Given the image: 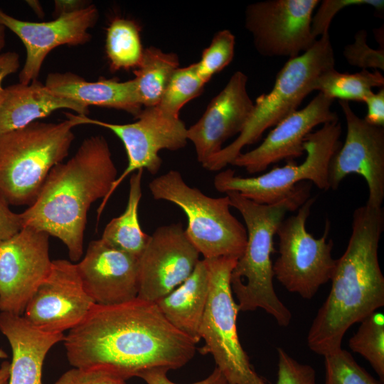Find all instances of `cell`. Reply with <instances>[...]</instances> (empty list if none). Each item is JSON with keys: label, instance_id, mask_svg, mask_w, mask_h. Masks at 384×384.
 Masks as SVG:
<instances>
[{"label": "cell", "instance_id": "obj_1", "mask_svg": "<svg viewBox=\"0 0 384 384\" xmlns=\"http://www.w3.org/2000/svg\"><path fill=\"white\" fill-rule=\"evenodd\" d=\"M63 341L73 367L102 370L124 380L149 369H178L196 349L156 303L137 297L114 305L95 304Z\"/></svg>", "mask_w": 384, "mask_h": 384}, {"label": "cell", "instance_id": "obj_2", "mask_svg": "<svg viewBox=\"0 0 384 384\" xmlns=\"http://www.w3.org/2000/svg\"><path fill=\"white\" fill-rule=\"evenodd\" d=\"M351 228L346 249L336 261L330 292L307 334L310 350L323 356L342 348L348 329L384 306V276L378 261L383 208H357Z\"/></svg>", "mask_w": 384, "mask_h": 384}, {"label": "cell", "instance_id": "obj_3", "mask_svg": "<svg viewBox=\"0 0 384 384\" xmlns=\"http://www.w3.org/2000/svg\"><path fill=\"white\" fill-rule=\"evenodd\" d=\"M117 170L105 138L85 139L65 163L55 165L47 176L33 202L20 213L23 227L47 233L66 245L71 262L83 255L87 211L102 198L99 219L107 202Z\"/></svg>", "mask_w": 384, "mask_h": 384}, {"label": "cell", "instance_id": "obj_4", "mask_svg": "<svg viewBox=\"0 0 384 384\" xmlns=\"http://www.w3.org/2000/svg\"><path fill=\"white\" fill-rule=\"evenodd\" d=\"M309 181L299 183L286 198L272 204H260L238 192L225 193L231 207L237 209L245 223L247 242L230 274V287L240 311L262 309L281 326H287L292 313L277 297L274 284V235L288 212L299 209L310 197Z\"/></svg>", "mask_w": 384, "mask_h": 384}, {"label": "cell", "instance_id": "obj_5", "mask_svg": "<svg viewBox=\"0 0 384 384\" xmlns=\"http://www.w3.org/2000/svg\"><path fill=\"white\" fill-rule=\"evenodd\" d=\"M67 117L0 134V193L9 205H32L50 170L68 155L78 124Z\"/></svg>", "mask_w": 384, "mask_h": 384}, {"label": "cell", "instance_id": "obj_6", "mask_svg": "<svg viewBox=\"0 0 384 384\" xmlns=\"http://www.w3.org/2000/svg\"><path fill=\"white\" fill-rule=\"evenodd\" d=\"M334 65V50L328 33L320 36L309 50L285 63L270 92L255 100L252 111L238 137L202 166L215 171L231 164L245 146L257 142L268 128L297 111L304 98L314 91L317 78Z\"/></svg>", "mask_w": 384, "mask_h": 384}, {"label": "cell", "instance_id": "obj_7", "mask_svg": "<svg viewBox=\"0 0 384 384\" xmlns=\"http://www.w3.org/2000/svg\"><path fill=\"white\" fill-rule=\"evenodd\" d=\"M152 197L178 206L188 224L185 233L203 259H238L247 242L245 227L231 213L227 195L213 198L189 186L181 174L170 170L149 183Z\"/></svg>", "mask_w": 384, "mask_h": 384}, {"label": "cell", "instance_id": "obj_8", "mask_svg": "<svg viewBox=\"0 0 384 384\" xmlns=\"http://www.w3.org/2000/svg\"><path fill=\"white\" fill-rule=\"evenodd\" d=\"M209 274V293L201 325L203 354H210L228 384H269L253 369L237 331L238 304L230 287L237 259H204Z\"/></svg>", "mask_w": 384, "mask_h": 384}, {"label": "cell", "instance_id": "obj_9", "mask_svg": "<svg viewBox=\"0 0 384 384\" xmlns=\"http://www.w3.org/2000/svg\"><path fill=\"white\" fill-rule=\"evenodd\" d=\"M341 132L338 120L324 124L306 136L304 143L306 156L300 164L289 160L285 166L274 167L254 177H241L236 176L235 171L226 169L214 177V187L220 193L238 192L260 204H272L282 200L302 181H311L319 189L328 191L329 164L342 144Z\"/></svg>", "mask_w": 384, "mask_h": 384}, {"label": "cell", "instance_id": "obj_10", "mask_svg": "<svg viewBox=\"0 0 384 384\" xmlns=\"http://www.w3.org/2000/svg\"><path fill=\"white\" fill-rule=\"evenodd\" d=\"M315 197L309 198L296 215L284 219L276 231L279 257L272 265L274 277L292 293L311 299L332 277L336 260L331 255L334 242L327 241L330 223L323 235L315 238L306 228Z\"/></svg>", "mask_w": 384, "mask_h": 384}, {"label": "cell", "instance_id": "obj_11", "mask_svg": "<svg viewBox=\"0 0 384 384\" xmlns=\"http://www.w3.org/2000/svg\"><path fill=\"white\" fill-rule=\"evenodd\" d=\"M65 114L77 124H89L112 131L123 143L128 164L111 187L107 201L115 189L133 172L146 169L151 175L159 171L162 160L159 153L162 149L177 151L188 142L187 128L179 117H174L161 110L157 106L143 108L137 121L129 124H112L93 119L85 115Z\"/></svg>", "mask_w": 384, "mask_h": 384}, {"label": "cell", "instance_id": "obj_12", "mask_svg": "<svg viewBox=\"0 0 384 384\" xmlns=\"http://www.w3.org/2000/svg\"><path fill=\"white\" fill-rule=\"evenodd\" d=\"M318 0H267L249 4L245 26L257 51L266 57L294 58L309 50L317 38L311 31Z\"/></svg>", "mask_w": 384, "mask_h": 384}, {"label": "cell", "instance_id": "obj_13", "mask_svg": "<svg viewBox=\"0 0 384 384\" xmlns=\"http://www.w3.org/2000/svg\"><path fill=\"white\" fill-rule=\"evenodd\" d=\"M49 237L46 232L23 226L0 240V312L23 316L50 270Z\"/></svg>", "mask_w": 384, "mask_h": 384}, {"label": "cell", "instance_id": "obj_14", "mask_svg": "<svg viewBox=\"0 0 384 384\" xmlns=\"http://www.w3.org/2000/svg\"><path fill=\"white\" fill-rule=\"evenodd\" d=\"M346 122L344 143L332 156L328 169L329 188L336 190L350 174L361 176L368 188V206L381 208L384 199V128L357 116L349 102L338 100Z\"/></svg>", "mask_w": 384, "mask_h": 384}, {"label": "cell", "instance_id": "obj_15", "mask_svg": "<svg viewBox=\"0 0 384 384\" xmlns=\"http://www.w3.org/2000/svg\"><path fill=\"white\" fill-rule=\"evenodd\" d=\"M200 255L181 223L158 227L138 259L137 298L156 303L193 273Z\"/></svg>", "mask_w": 384, "mask_h": 384}, {"label": "cell", "instance_id": "obj_16", "mask_svg": "<svg viewBox=\"0 0 384 384\" xmlns=\"http://www.w3.org/2000/svg\"><path fill=\"white\" fill-rule=\"evenodd\" d=\"M94 304L82 286L77 265L55 260L30 298L23 316L43 331L63 334L80 324Z\"/></svg>", "mask_w": 384, "mask_h": 384}, {"label": "cell", "instance_id": "obj_17", "mask_svg": "<svg viewBox=\"0 0 384 384\" xmlns=\"http://www.w3.org/2000/svg\"><path fill=\"white\" fill-rule=\"evenodd\" d=\"M99 16L98 9L93 4L46 22L18 19L0 9V24L15 33L26 48V56L18 75L19 82L27 85L38 80L46 56L58 46H78L89 42L92 35L88 31L95 26Z\"/></svg>", "mask_w": 384, "mask_h": 384}, {"label": "cell", "instance_id": "obj_18", "mask_svg": "<svg viewBox=\"0 0 384 384\" xmlns=\"http://www.w3.org/2000/svg\"><path fill=\"white\" fill-rule=\"evenodd\" d=\"M333 102L319 92L306 107L274 126L257 147L240 153L231 164L245 168L249 174H257L274 163L303 156L305 139L313 129L338 120L337 114L331 110Z\"/></svg>", "mask_w": 384, "mask_h": 384}, {"label": "cell", "instance_id": "obj_19", "mask_svg": "<svg viewBox=\"0 0 384 384\" xmlns=\"http://www.w3.org/2000/svg\"><path fill=\"white\" fill-rule=\"evenodd\" d=\"M247 75L235 72L208 104L202 117L187 128V139L194 145L203 165L218 153L229 138L240 134L254 106L247 90Z\"/></svg>", "mask_w": 384, "mask_h": 384}, {"label": "cell", "instance_id": "obj_20", "mask_svg": "<svg viewBox=\"0 0 384 384\" xmlns=\"http://www.w3.org/2000/svg\"><path fill=\"white\" fill-rule=\"evenodd\" d=\"M76 265L82 286L95 304H119L137 297V258L99 239L89 243Z\"/></svg>", "mask_w": 384, "mask_h": 384}, {"label": "cell", "instance_id": "obj_21", "mask_svg": "<svg viewBox=\"0 0 384 384\" xmlns=\"http://www.w3.org/2000/svg\"><path fill=\"white\" fill-rule=\"evenodd\" d=\"M0 331L11 348L8 384H43L42 370L50 349L64 340V334L43 331L23 316L0 312Z\"/></svg>", "mask_w": 384, "mask_h": 384}, {"label": "cell", "instance_id": "obj_22", "mask_svg": "<svg viewBox=\"0 0 384 384\" xmlns=\"http://www.w3.org/2000/svg\"><path fill=\"white\" fill-rule=\"evenodd\" d=\"M60 109L85 116L90 112L89 107L53 93L38 80L4 87L0 100V134L26 127Z\"/></svg>", "mask_w": 384, "mask_h": 384}, {"label": "cell", "instance_id": "obj_23", "mask_svg": "<svg viewBox=\"0 0 384 384\" xmlns=\"http://www.w3.org/2000/svg\"><path fill=\"white\" fill-rule=\"evenodd\" d=\"M45 85L53 93L87 107L119 110L135 118L143 110L133 79L124 82L105 79L90 82L71 72L51 73L48 75Z\"/></svg>", "mask_w": 384, "mask_h": 384}, {"label": "cell", "instance_id": "obj_24", "mask_svg": "<svg viewBox=\"0 0 384 384\" xmlns=\"http://www.w3.org/2000/svg\"><path fill=\"white\" fill-rule=\"evenodd\" d=\"M208 293V270L203 259L182 284L158 300L156 304L174 327L196 344L201 341L200 329Z\"/></svg>", "mask_w": 384, "mask_h": 384}, {"label": "cell", "instance_id": "obj_25", "mask_svg": "<svg viewBox=\"0 0 384 384\" xmlns=\"http://www.w3.org/2000/svg\"><path fill=\"white\" fill-rule=\"evenodd\" d=\"M143 171L139 169L131 175L126 209L107 224L100 238L111 247L137 259L142 254L149 238L142 230L138 218Z\"/></svg>", "mask_w": 384, "mask_h": 384}, {"label": "cell", "instance_id": "obj_26", "mask_svg": "<svg viewBox=\"0 0 384 384\" xmlns=\"http://www.w3.org/2000/svg\"><path fill=\"white\" fill-rule=\"evenodd\" d=\"M179 68L177 55L165 53L150 46L144 48L133 79L142 106L144 108L158 105L174 72Z\"/></svg>", "mask_w": 384, "mask_h": 384}, {"label": "cell", "instance_id": "obj_27", "mask_svg": "<svg viewBox=\"0 0 384 384\" xmlns=\"http://www.w3.org/2000/svg\"><path fill=\"white\" fill-rule=\"evenodd\" d=\"M384 77L378 70H361L349 74L338 72L334 68L321 73L314 82V91L334 100L364 102L374 87H383Z\"/></svg>", "mask_w": 384, "mask_h": 384}, {"label": "cell", "instance_id": "obj_28", "mask_svg": "<svg viewBox=\"0 0 384 384\" xmlns=\"http://www.w3.org/2000/svg\"><path fill=\"white\" fill-rule=\"evenodd\" d=\"M105 50L112 71L136 68L144 51L139 25L130 19L114 18L107 29Z\"/></svg>", "mask_w": 384, "mask_h": 384}, {"label": "cell", "instance_id": "obj_29", "mask_svg": "<svg viewBox=\"0 0 384 384\" xmlns=\"http://www.w3.org/2000/svg\"><path fill=\"white\" fill-rule=\"evenodd\" d=\"M350 349L360 354L370 364L384 382V314L374 311L363 321L348 341Z\"/></svg>", "mask_w": 384, "mask_h": 384}, {"label": "cell", "instance_id": "obj_30", "mask_svg": "<svg viewBox=\"0 0 384 384\" xmlns=\"http://www.w3.org/2000/svg\"><path fill=\"white\" fill-rule=\"evenodd\" d=\"M205 84L198 75L196 63L187 67L178 68L173 74L159 103L156 106L169 114L179 117L181 109L201 95Z\"/></svg>", "mask_w": 384, "mask_h": 384}, {"label": "cell", "instance_id": "obj_31", "mask_svg": "<svg viewBox=\"0 0 384 384\" xmlns=\"http://www.w3.org/2000/svg\"><path fill=\"white\" fill-rule=\"evenodd\" d=\"M324 366L325 384H382L343 348L325 356Z\"/></svg>", "mask_w": 384, "mask_h": 384}, {"label": "cell", "instance_id": "obj_32", "mask_svg": "<svg viewBox=\"0 0 384 384\" xmlns=\"http://www.w3.org/2000/svg\"><path fill=\"white\" fill-rule=\"evenodd\" d=\"M235 44V38L230 31L225 29L215 33L209 46L203 51L201 60L196 63L198 75L206 83L231 63Z\"/></svg>", "mask_w": 384, "mask_h": 384}, {"label": "cell", "instance_id": "obj_33", "mask_svg": "<svg viewBox=\"0 0 384 384\" xmlns=\"http://www.w3.org/2000/svg\"><path fill=\"white\" fill-rule=\"evenodd\" d=\"M354 43L345 46L343 56L351 65L362 70L373 68L384 70V49H373L367 44V32L361 30L354 36Z\"/></svg>", "mask_w": 384, "mask_h": 384}, {"label": "cell", "instance_id": "obj_34", "mask_svg": "<svg viewBox=\"0 0 384 384\" xmlns=\"http://www.w3.org/2000/svg\"><path fill=\"white\" fill-rule=\"evenodd\" d=\"M319 6L311 21V31L315 38L329 33L331 22L335 15L343 9L350 6L368 5L381 12L383 11V0H324L320 1Z\"/></svg>", "mask_w": 384, "mask_h": 384}, {"label": "cell", "instance_id": "obj_35", "mask_svg": "<svg viewBox=\"0 0 384 384\" xmlns=\"http://www.w3.org/2000/svg\"><path fill=\"white\" fill-rule=\"evenodd\" d=\"M277 379L276 384H316L314 369L300 363L284 349L277 348Z\"/></svg>", "mask_w": 384, "mask_h": 384}, {"label": "cell", "instance_id": "obj_36", "mask_svg": "<svg viewBox=\"0 0 384 384\" xmlns=\"http://www.w3.org/2000/svg\"><path fill=\"white\" fill-rule=\"evenodd\" d=\"M54 384H127L126 380L100 369L73 368Z\"/></svg>", "mask_w": 384, "mask_h": 384}, {"label": "cell", "instance_id": "obj_37", "mask_svg": "<svg viewBox=\"0 0 384 384\" xmlns=\"http://www.w3.org/2000/svg\"><path fill=\"white\" fill-rule=\"evenodd\" d=\"M166 368H154L142 372L139 378L147 384H178L170 380L167 377ZM191 384H228L226 379L218 368L205 379Z\"/></svg>", "mask_w": 384, "mask_h": 384}, {"label": "cell", "instance_id": "obj_38", "mask_svg": "<svg viewBox=\"0 0 384 384\" xmlns=\"http://www.w3.org/2000/svg\"><path fill=\"white\" fill-rule=\"evenodd\" d=\"M9 205L0 193V240L11 238L23 228L20 213H14Z\"/></svg>", "mask_w": 384, "mask_h": 384}, {"label": "cell", "instance_id": "obj_39", "mask_svg": "<svg viewBox=\"0 0 384 384\" xmlns=\"http://www.w3.org/2000/svg\"><path fill=\"white\" fill-rule=\"evenodd\" d=\"M364 102L367 105V113L363 119L369 124L384 126V87L377 92L368 95Z\"/></svg>", "mask_w": 384, "mask_h": 384}, {"label": "cell", "instance_id": "obj_40", "mask_svg": "<svg viewBox=\"0 0 384 384\" xmlns=\"http://www.w3.org/2000/svg\"><path fill=\"white\" fill-rule=\"evenodd\" d=\"M20 67L19 55L16 52L8 51L0 54V100L4 87V80L18 71Z\"/></svg>", "mask_w": 384, "mask_h": 384}, {"label": "cell", "instance_id": "obj_41", "mask_svg": "<svg viewBox=\"0 0 384 384\" xmlns=\"http://www.w3.org/2000/svg\"><path fill=\"white\" fill-rule=\"evenodd\" d=\"M88 1L84 0H55L54 1L53 16L57 18L61 15L73 13L88 6Z\"/></svg>", "mask_w": 384, "mask_h": 384}, {"label": "cell", "instance_id": "obj_42", "mask_svg": "<svg viewBox=\"0 0 384 384\" xmlns=\"http://www.w3.org/2000/svg\"><path fill=\"white\" fill-rule=\"evenodd\" d=\"M10 362L4 361L0 366V384H8L10 373Z\"/></svg>", "mask_w": 384, "mask_h": 384}, {"label": "cell", "instance_id": "obj_43", "mask_svg": "<svg viewBox=\"0 0 384 384\" xmlns=\"http://www.w3.org/2000/svg\"><path fill=\"white\" fill-rule=\"evenodd\" d=\"M26 2L38 17L44 16L43 7L38 1H26Z\"/></svg>", "mask_w": 384, "mask_h": 384}, {"label": "cell", "instance_id": "obj_44", "mask_svg": "<svg viewBox=\"0 0 384 384\" xmlns=\"http://www.w3.org/2000/svg\"><path fill=\"white\" fill-rule=\"evenodd\" d=\"M6 28L0 24V54L6 44Z\"/></svg>", "mask_w": 384, "mask_h": 384}, {"label": "cell", "instance_id": "obj_45", "mask_svg": "<svg viewBox=\"0 0 384 384\" xmlns=\"http://www.w3.org/2000/svg\"><path fill=\"white\" fill-rule=\"evenodd\" d=\"M6 358H7L6 353L4 351L0 349V359H3Z\"/></svg>", "mask_w": 384, "mask_h": 384}]
</instances>
